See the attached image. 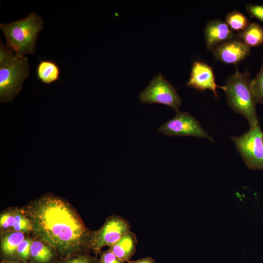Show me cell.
Returning a JSON list of instances; mask_svg holds the SVG:
<instances>
[{
  "label": "cell",
  "mask_w": 263,
  "mask_h": 263,
  "mask_svg": "<svg viewBox=\"0 0 263 263\" xmlns=\"http://www.w3.org/2000/svg\"><path fill=\"white\" fill-rule=\"evenodd\" d=\"M30 219L32 237L54 247L59 259L92 250L94 231L86 227L76 209L65 199L44 194L21 207Z\"/></svg>",
  "instance_id": "obj_1"
},
{
  "label": "cell",
  "mask_w": 263,
  "mask_h": 263,
  "mask_svg": "<svg viewBox=\"0 0 263 263\" xmlns=\"http://www.w3.org/2000/svg\"><path fill=\"white\" fill-rule=\"evenodd\" d=\"M42 18L33 12L27 17L7 24H0L7 48L19 57L35 53L38 36L43 29Z\"/></svg>",
  "instance_id": "obj_2"
},
{
  "label": "cell",
  "mask_w": 263,
  "mask_h": 263,
  "mask_svg": "<svg viewBox=\"0 0 263 263\" xmlns=\"http://www.w3.org/2000/svg\"><path fill=\"white\" fill-rule=\"evenodd\" d=\"M30 64L27 57H19L0 41V101L14 99L22 88L23 82L29 75Z\"/></svg>",
  "instance_id": "obj_3"
},
{
  "label": "cell",
  "mask_w": 263,
  "mask_h": 263,
  "mask_svg": "<svg viewBox=\"0 0 263 263\" xmlns=\"http://www.w3.org/2000/svg\"><path fill=\"white\" fill-rule=\"evenodd\" d=\"M251 81L247 70L240 73L236 67V72L226 79L223 88L229 106L234 112L246 118L250 128L259 125L256 110L257 102L251 89Z\"/></svg>",
  "instance_id": "obj_4"
},
{
  "label": "cell",
  "mask_w": 263,
  "mask_h": 263,
  "mask_svg": "<svg viewBox=\"0 0 263 263\" xmlns=\"http://www.w3.org/2000/svg\"><path fill=\"white\" fill-rule=\"evenodd\" d=\"M144 104L157 103L167 105L176 112L182 105V100L176 89L161 74L153 77L148 86L138 96Z\"/></svg>",
  "instance_id": "obj_5"
},
{
  "label": "cell",
  "mask_w": 263,
  "mask_h": 263,
  "mask_svg": "<svg viewBox=\"0 0 263 263\" xmlns=\"http://www.w3.org/2000/svg\"><path fill=\"white\" fill-rule=\"evenodd\" d=\"M263 132L259 125L232 139L245 164L251 169L263 170Z\"/></svg>",
  "instance_id": "obj_6"
},
{
  "label": "cell",
  "mask_w": 263,
  "mask_h": 263,
  "mask_svg": "<svg viewBox=\"0 0 263 263\" xmlns=\"http://www.w3.org/2000/svg\"><path fill=\"white\" fill-rule=\"evenodd\" d=\"M157 131L169 136H190L206 138L214 142L198 121L186 112H177L173 118L160 126Z\"/></svg>",
  "instance_id": "obj_7"
},
{
  "label": "cell",
  "mask_w": 263,
  "mask_h": 263,
  "mask_svg": "<svg viewBox=\"0 0 263 263\" xmlns=\"http://www.w3.org/2000/svg\"><path fill=\"white\" fill-rule=\"evenodd\" d=\"M131 228V224L125 218L114 214L108 216L103 225L94 232L92 250L98 254L103 247L113 244Z\"/></svg>",
  "instance_id": "obj_8"
},
{
  "label": "cell",
  "mask_w": 263,
  "mask_h": 263,
  "mask_svg": "<svg viewBox=\"0 0 263 263\" xmlns=\"http://www.w3.org/2000/svg\"><path fill=\"white\" fill-rule=\"evenodd\" d=\"M250 48L236 38L211 50L215 58L225 63L237 64L250 55Z\"/></svg>",
  "instance_id": "obj_9"
},
{
  "label": "cell",
  "mask_w": 263,
  "mask_h": 263,
  "mask_svg": "<svg viewBox=\"0 0 263 263\" xmlns=\"http://www.w3.org/2000/svg\"><path fill=\"white\" fill-rule=\"evenodd\" d=\"M186 85L200 91L210 90L215 97L217 96V88H224V86L217 85L212 68L198 60L192 63L190 77Z\"/></svg>",
  "instance_id": "obj_10"
},
{
  "label": "cell",
  "mask_w": 263,
  "mask_h": 263,
  "mask_svg": "<svg viewBox=\"0 0 263 263\" xmlns=\"http://www.w3.org/2000/svg\"><path fill=\"white\" fill-rule=\"evenodd\" d=\"M204 34L207 47L211 50L217 45L235 38V34L227 24L221 20L208 22Z\"/></svg>",
  "instance_id": "obj_11"
},
{
  "label": "cell",
  "mask_w": 263,
  "mask_h": 263,
  "mask_svg": "<svg viewBox=\"0 0 263 263\" xmlns=\"http://www.w3.org/2000/svg\"><path fill=\"white\" fill-rule=\"evenodd\" d=\"M26 234L15 231L0 232V258L1 260L21 262L18 253L19 244Z\"/></svg>",
  "instance_id": "obj_12"
},
{
  "label": "cell",
  "mask_w": 263,
  "mask_h": 263,
  "mask_svg": "<svg viewBox=\"0 0 263 263\" xmlns=\"http://www.w3.org/2000/svg\"><path fill=\"white\" fill-rule=\"evenodd\" d=\"M58 259L57 252L54 247L42 240L32 237L29 262L55 263Z\"/></svg>",
  "instance_id": "obj_13"
},
{
  "label": "cell",
  "mask_w": 263,
  "mask_h": 263,
  "mask_svg": "<svg viewBox=\"0 0 263 263\" xmlns=\"http://www.w3.org/2000/svg\"><path fill=\"white\" fill-rule=\"evenodd\" d=\"M137 240L135 234L131 230L125 233L115 243L109 246L117 257L124 262H128L134 255Z\"/></svg>",
  "instance_id": "obj_14"
},
{
  "label": "cell",
  "mask_w": 263,
  "mask_h": 263,
  "mask_svg": "<svg viewBox=\"0 0 263 263\" xmlns=\"http://www.w3.org/2000/svg\"><path fill=\"white\" fill-rule=\"evenodd\" d=\"M36 75L42 83L50 84L59 79L60 70L56 62L40 59L36 67Z\"/></svg>",
  "instance_id": "obj_15"
},
{
  "label": "cell",
  "mask_w": 263,
  "mask_h": 263,
  "mask_svg": "<svg viewBox=\"0 0 263 263\" xmlns=\"http://www.w3.org/2000/svg\"><path fill=\"white\" fill-rule=\"evenodd\" d=\"M237 36L250 48L257 47L263 43V27L257 23H250Z\"/></svg>",
  "instance_id": "obj_16"
},
{
  "label": "cell",
  "mask_w": 263,
  "mask_h": 263,
  "mask_svg": "<svg viewBox=\"0 0 263 263\" xmlns=\"http://www.w3.org/2000/svg\"><path fill=\"white\" fill-rule=\"evenodd\" d=\"M226 23L233 31H242L250 24L249 20L243 13L233 11L225 18Z\"/></svg>",
  "instance_id": "obj_17"
},
{
  "label": "cell",
  "mask_w": 263,
  "mask_h": 263,
  "mask_svg": "<svg viewBox=\"0 0 263 263\" xmlns=\"http://www.w3.org/2000/svg\"><path fill=\"white\" fill-rule=\"evenodd\" d=\"M12 231L30 235L32 232V224L21 208L15 207L14 223Z\"/></svg>",
  "instance_id": "obj_18"
},
{
  "label": "cell",
  "mask_w": 263,
  "mask_h": 263,
  "mask_svg": "<svg viewBox=\"0 0 263 263\" xmlns=\"http://www.w3.org/2000/svg\"><path fill=\"white\" fill-rule=\"evenodd\" d=\"M15 207H9L0 213V232L12 230L14 223Z\"/></svg>",
  "instance_id": "obj_19"
},
{
  "label": "cell",
  "mask_w": 263,
  "mask_h": 263,
  "mask_svg": "<svg viewBox=\"0 0 263 263\" xmlns=\"http://www.w3.org/2000/svg\"><path fill=\"white\" fill-rule=\"evenodd\" d=\"M251 87L257 103L263 104V63L257 75L251 79Z\"/></svg>",
  "instance_id": "obj_20"
},
{
  "label": "cell",
  "mask_w": 263,
  "mask_h": 263,
  "mask_svg": "<svg viewBox=\"0 0 263 263\" xmlns=\"http://www.w3.org/2000/svg\"><path fill=\"white\" fill-rule=\"evenodd\" d=\"M97 256H92L89 254H75L66 258L58 259L55 263H97Z\"/></svg>",
  "instance_id": "obj_21"
},
{
  "label": "cell",
  "mask_w": 263,
  "mask_h": 263,
  "mask_svg": "<svg viewBox=\"0 0 263 263\" xmlns=\"http://www.w3.org/2000/svg\"><path fill=\"white\" fill-rule=\"evenodd\" d=\"M32 237L26 234L23 240L19 244L18 248V253L21 262H29L30 253V246Z\"/></svg>",
  "instance_id": "obj_22"
},
{
  "label": "cell",
  "mask_w": 263,
  "mask_h": 263,
  "mask_svg": "<svg viewBox=\"0 0 263 263\" xmlns=\"http://www.w3.org/2000/svg\"><path fill=\"white\" fill-rule=\"evenodd\" d=\"M98 254L99 257L97 263H125L110 249L106 251L101 250Z\"/></svg>",
  "instance_id": "obj_23"
},
{
  "label": "cell",
  "mask_w": 263,
  "mask_h": 263,
  "mask_svg": "<svg viewBox=\"0 0 263 263\" xmlns=\"http://www.w3.org/2000/svg\"><path fill=\"white\" fill-rule=\"evenodd\" d=\"M245 8L252 18H256L263 22V5L250 3L246 5Z\"/></svg>",
  "instance_id": "obj_24"
},
{
  "label": "cell",
  "mask_w": 263,
  "mask_h": 263,
  "mask_svg": "<svg viewBox=\"0 0 263 263\" xmlns=\"http://www.w3.org/2000/svg\"><path fill=\"white\" fill-rule=\"evenodd\" d=\"M128 263H156L150 257H145L136 261H129Z\"/></svg>",
  "instance_id": "obj_25"
},
{
  "label": "cell",
  "mask_w": 263,
  "mask_h": 263,
  "mask_svg": "<svg viewBox=\"0 0 263 263\" xmlns=\"http://www.w3.org/2000/svg\"><path fill=\"white\" fill-rule=\"evenodd\" d=\"M0 263H31L30 262H27L25 263L23 262H9V261H5L1 260Z\"/></svg>",
  "instance_id": "obj_26"
},
{
  "label": "cell",
  "mask_w": 263,
  "mask_h": 263,
  "mask_svg": "<svg viewBox=\"0 0 263 263\" xmlns=\"http://www.w3.org/2000/svg\"><path fill=\"white\" fill-rule=\"evenodd\" d=\"M262 139H263V136H262Z\"/></svg>",
  "instance_id": "obj_27"
}]
</instances>
